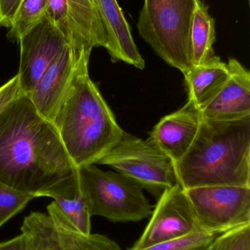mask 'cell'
<instances>
[{"mask_svg": "<svg viewBox=\"0 0 250 250\" xmlns=\"http://www.w3.org/2000/svg\"><path fill=\"white\" fill-rule=\"evenodd\" d=\"M78 168L54 125L20 92L0 114V183L35 198L73 199Z\"/></svg>", "mask_w": 250, "mask_h": 250, "instance_id": "cell-1", "label": "cell"}, {"mask_svg": "<svg viewBox=\"0 0 250 250\" xmlns=\"http://www.w3.org/2000/svg\"><path fill=\"white\" fill-rule=\"evenodd\" d=\"M89 61L82 57L75 63L71 80L53 122L77 167L97 164L125 132L90 78Z\"/></svg>", "mask_w": 250, "mask_h": 250, "instance_id": "cell-2", "label": "cell"}, {"mask_svg": "<svg viewBox=\"0 0 250 250\" xmlns=\"http://www.w3.org/2000/svg\"><path fill=\"white\" fill-rule=\"evenodd\" d=\"M174 168L183 189L250 187V116L233 121L203 119L193 144Z\"/></svg>", "mask_w": 250, "mask_h": 250, "instance_id": "cell-3", "label": "cell"}, {"mask_svg": "<svg viewBox=\"0 0 250 250\" xmlns=\"http://www.w3.org/2000/svg\"><path fill=\"white\" fill-rule=\"evenodd\" d=\"M201 0H144L137 29L154 52L182 73L190 70L191 31Z\"/></svg>", "mask_w": 250, "mask_h": 250, "instance_id": "cell-4", "label": "cell"}, {"mask_svg": "<svg viewBox=\"0 0 250 250\" xmlns=\"http://www.w3.org/2000/svg\"><path fill=\"white\" fill-rule=\"evenodd\" d=\"M78 172L80 191L91 217L129 223L141 221L152 214L154 207L135 179L119 172L104 171L94 165L79 167Z\"/></svg>", "mask_w": 250, "mask_h": 250, "instance_id": "cell-5", "label": "cell"}, {"mask_svg": "<svg viewBox=\"0 0 250 250\" xmlns=\"http://www.w3.org/2000/svg\"><path fill=\"white\" fill-rule=\"evenodd\" d=\"M97 164L110 166L135 179L157 199L178 184L173 161L148 140L126 132Z\"/></svg>", "mask_w": 250, "mask_h": 250, "instance_id": "cell-6", "label": "cell"}, {"mask_svg": "<svg viewBox=\"0 0 250 250\" xmlns=\"http://www.w3.org/2000/svg\"><path fill=\"white\" fill-rule=\"evenodd\" d=\"M202 231L222 233L250 223V187L184 189Z\"/></svg>", "mask_w": 250, "mask_h": 250, "instance_id": "cell-7", "label": "cell"}, {"mask_svg": "<svg viewBox=\"0 0 250 250\" xmlns=\"http://www.w3.org/2000/svg\"><path fill=\"white\" fill-rule=\"evenodd\" d=\"M21 230L38 240L42 250H122L108 236L81 233L53 201L47 212L33 211L26 216Z\"/></svg>", "mask_w": 250, "mask_h": 250, "instance_id": "cell-8", "label": "cell"}, {"mask_svg": "<svg viewBox=\"0 0 250 250\" xmlns=\"http://www.w3.org/2000/svg\"><path fill=\"white\" fill-rule=\"evenodd\" d=\"M139 239L129 250H140L172 239L202 231L184 189L177 184L157 199Z\"/></svg>", "mask_w": 250, "mask_h": 250, "instance_id": "cell-9", "label": "cell"}, {"mask_svg": "<svg viewBox=\"0 0 250 250\" xmlns=\"http://www.w3.org/2000/svg\"><path fill=\"white\" fill-rule=\"evenodd\" d=\"M20 64L17 76L20 92L29 95L68 42L50 21L44 19L19 41Z\"/></svg>", "mask_w": 250, "mask_h": 250, "instance_id": "cell-10", "label": "cell"}, {"mask_svg": "<svg viewBox=\"0 0 250 250\" xmlns=\"http://www.w3.org/2000/svg\"><path fill=\"white\" fill-rule=\"evenodd\" d=\"M202 120L200 110L188 101L182 108L163 117L153 128L147 140L174 164L189 151Z\"/></svg>", "mask_w": 250, "mask_h": 250, "instance_id": "cell-11", "label": "cell"}, {"mask_svg": "<svg viewBox=\"0 0 250 250\" xmlns=\"http://www.w3.org/2000/svg\"><path fill=\"white\" fill-rule=\"evenodd\" d=\"M230 76L220 92L200 110L203 119L233 121L250 116V73L237 60L228 63Z\"/></svg>", "mask_w": 250, "mask_h": 250, "instance_id": "cell-12", "label": "cell"}, {"mask_svg": "<svg viewBox=\"0 0 250 250\" xmlns=\"http://www.w3.org/2000/svg\"><path fill=\"white\" fill-rule=\"evenodd\" d=\"M107 34L108 51L113 62H123L139 70L145 62L134 41L130 26L117 0H94Z\"/></svg>", "mask_w": 250, "mask_h": 250, "instance_id": "cell-13", "label": "cell"}, {"mask_svg": "<svg viewBox=\"0 0 250 250\" xmlns=\"http://www.w3.org/2000/svg\"><path fill=\"white\" fill-rule=\"evenodd\" d=\"M74 67L73 54L68 46L48 66L28 95L38 112L52 123L67 92Z\"/></svg>", "mask_w": 250, "mask_h": 250, "instance_id": "cell-14", "label": "cell"}, {"mask_svg": "<svg viewBox=\"0 0 250 250\" xmlns=\"http://www.w3.org/2000/svg\"><path fill=\"white\" fill-rule=\"evenodd\" d=\"M76 32L75 63L82 57H91L96 47L107 48V34L94 0H68Z\"/></svg>", "mask_w": 250, "mask_h": 250, "instance_id": "cell-15", "label": "cell"}, {"mask_svg": "<svg viewBox=\"0 0 250 250\" xmlns=\"http://www.w3.org/2000/svg\"><path fill=\"white\" fill-rule=\"evenodd\" d=\"M183 76L188 101L201 110L220 92L230 76V70L227 63L214 55L205 62L193 66Z\"/></svg>", "mask_w": 250, "mask_h": 250, "instance_id": "cell-16", "label": "cell"}, {"mask_svg": "<svg viewBox=\"0 0 250 250\" xmlns=\"http://www.w3.org/2000/svg\"><path fill=\"white\" fill-rule=\"evenodd\" d=\"M215 41V20L208 13V6L201 1L195 10L191 31L192 65H199L214 56Z\"/></svg>", "mask_w": 250, "mask_h": 250, "instance_id": "cell-17", "label": "cell"}, {"mask_svg": "<svg viewBox=\"0 0 250 250\" xmlns=\"http://www.w3.org/2000/svg\"><path fill=\"white\" fill-rule=\"evenodd\" d=\"M45 12V0H22L7 34V39L11 42H19L22 37L44 19Z\"/></svg>", "mask_w": 250, "mask_h": 250, "instance_id": "cell-18", "label": "cell"}, {"mask_svg": "<svg viewBox=\"0 0 250 250\" xmlns=\"http://www.w3.org/2000/svg\"><path fill=\"white\" fill-rule=\"evenodd\" d=\"M45 17L63 34L73 54L75 62L76 38L74 25L69 10L68 0H45Z\"/></svg>", "mask_w": 250, "mask_h": 250, "instance_id": "cell-19", "label": "cell"}, {"mask_svg": "<svg viewBox=\"0 0 250 250\" xmlns=\"http://www.w3.org/2000/svg\"><path fill=\"white\" fill-rule=\"evenodd\" d=\"M54 200L81 233L86 235L91 234V216L88 210L86 200L82 192L73 199L56 198Z\"/></svg>", "mask_w": 250, "mask_h": 250, "instance_id": "cell-20", "label": "cell"}, {"mask_svg": "<svg viewBox=\"0 0 250 250\" xmlns=\"http://www.w3.org/2000/svg\"><path fill=\"white\" fill-rule=\"evenodd\" d=\"M220 234L221 233L198 231L140 250H208L211 244Z\"/></svg>", "mask_w": 250, "mask_h": 250, "instance_id": "cell-21", "label": "cell"}, {"mask_svg": "<svg viewBox=\"0 0 250 250\" xmlns=\"http://www.w3.org/2000/svg\"><path fill=\"white\" fill-rule=\"evenodd\" d=\"M35 198L0 183V228Z\"/></svg>", "mask_w": 250, "mask_h": 250, "instance_id": "cell-22", "label": "cell"}, {"mask_svg": "<svg viewBox=\"0 0 250 250\" xmlns=\"http://www.w3.org/2000/svg\"><path fill=\"white\" fill-rule=\"evenodd\" d=\"M208 250H250V223L222 233Z\"/></svg>", "mask_w": 250, "mask_h": 250, "instance_id": "cell-23", "label": "cell"}, {"mask_svg": "<svg viewBox=\"0 0 250 250\" xmlns=\"http://www.w3.org/2000/svg\"><path fill=\"white\" fill-rule=\"evenodd\" d=\"M20 93L17 75L0 86V114L5 107Z\"/></svg>", "mask_w": 250, "mask_h": 250, "instance_id": "cell-24", "label": "cell"}, {"mask_svg": "<svg viewBox=\"0 0 250 250\" xmlns=\"http://www.w3.org/2000/svg\"><path fill=\"white\" fill-rule=\"evenodd\" d=\"M22 0H0V26H11Z\"/></svg>", "mask_w": 250, "mask_h": 250, "instance_id": "cell-25", "label": "cell"}, {"mask_svg": "<svg viewBox=\"0 0 250 250\" xmlns=\"http://www.w3.org/2000/svg\"><path fill=\"white\" fill-rule=\"evenodd\" d=\"M24 245V236L21 233L10 240L0 243V250H23Z\"/></svg>", "mask_w": 250, "mask_h": 250, "instance_id": "cell-26", "label": "cell"}, {"mask_svg": "<svg viewBox=\"0 0 250 250\" xmlns=\"http://www.w3.org/2000/svg\"><path fill=\"white\" fill-rule=\"evenodd\" d=\"M22 234L24 236L25 245L24 249L23 250H42L41 245L39 242L35 237L31 236L29 233H23L22 232Z\"/></svg>", "mask_w": 250, "mask_h": 250, "instance_id": "cell-27", "label": "cell"}, {"mask_svg": "<svg viewBox=\"0 0 250 250\" xmlns=\"http://www.w3.org/2000/svg\"><path fill=\"white\" fill-rule=\"evenodd\" d=\"M0 27H1V26H0Z\"/></svg>", "mask_w": 250, "mask_h": 250, "instance_id": "cell-28", "label": "cell"}]
</instances>
